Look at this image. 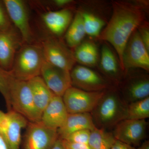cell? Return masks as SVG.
I'll use <instances>...</instances> for the list:
<instances>
[{
  "label": "cell",
  "instance_id": "obj_18",
  "mask_svg": "<svg viewBox=\"0 0 149 149\" xmlns=\"http://www.w3.org/2000/svg\"><path fill=\"white\" fill-rule=\"evenodd\" d=\"M74 8L49 11L42 15L43 25L49 36L61 38L64 35L75 14Z\"/></svg>",
  "mask_w": 149,
  "mask_h": 149
},
{
  "label": "cell",
  "instance_id": "obj_25",
  "mask_svg": "<svg viewBox=\"0 0 149 149\" xmlns=\"http://www.w3.org/2000/svg\"><path fill=\"white\" fill-rule=\"evenodd\" d=\"M149 118V97L128 104L126 119L146 120Z\"/></svg>",
  "mask_w": 149,
  "mask_h": 149
},
{
  "label": "cell",
  "instance_id": "obj_33",
  "mask_svg": "<svg viewBox=\"0 0 149 149\" xmlns=\"http://www.w3.org/2000/svg\"><path fill=\"white\" fill-rule=\"evenodd\" d=\"M52 149H66L61 139H58Z\"/></svg>",
  "mask_w": 149,
  "mask_h": 149
},
{
  "label": "cell",
  "instance_id": "obj_34",
  "mask_svg": "<svg viewBox=\"0 0 149 149\" xmlns=\"http://www.w3.org/2000/svg\"><path fill=\"white\" fill-rule=\"evenodd\" d=\"M0 149H8V147L3 137L0 135Z\"/></svg>",
  "mask_w": 149,
  "mask_h": 149
},
{
  "label": "cell",
  "instance_id": "obj_20",
  "mask_svg": "<svg viewBox=\"0 0 149 149\" xmlns=\"http://www.w3.org/2000/svg\"><path fill=\"white\" fill-rule=\"evenodd\" d=\"M96 127L90 113L68 114L65 123L57 130L59 139L64 140L78 130L87 129L92 131Z\"/></svg>",
  "mask_w": 149,
  "mask_h": 149
},
{
  "label": "cell",
  "instance_id": "obj_19",
  "mask_svg": "<svg viewBox=\"0 0 149 149\" xmlns=\"http://www.w3.org/2000/svg\"><path fill=\"white\" fill-rule=\"evenodd\" d=\"M68 115L62 97L54 95L42 113L40 122L58 130L64 125Z\"/></svg>",
  "mask_w": 149,
  "mask_h": 149
},
{
  "label": "cell",
  "instance_id": "obj_12",
  "mask_svg": "<svg viewBox=\"0 0 149 149\" xmlns=\"http://www.w3.org/2000/svg\"><path fill=\"white\" fill-rule=\"evenodd\" d=\"M10 19L21 35L23 43H31L33 34L27 3L22 0H3Z\"/></svg>",
  "mask_w": 149,
  "mask_h": 149
},
{
  "label": "cell",
  "instance_id": "obj_23",
  "mask_svg": "<svg viewBox=\"0 0 149 149\" xmlns=\"http://www.w3.org/2000/svg\"><path fill=\"white\" fill-rule=\"evenodd\" d=\"M87 35L83 17L76 10L71 23L64 35V42L71 49H74L85 40Z\"/></svg>",
  "mask_w": 149,
  "mask_h": 149
},
{
  "label": "cell",
  "instance_id": "obj_5",
  "mask_svg": "<svg viewBox=\"0 0 149 149\" xmlns=\"http://www.w3.org/2000/svg\"><path fill=\"white\" fill-rule=\"evenodd\" d=\"M127 104L149 97V75L140 69L128 70L117 87Z\"/></svg>",
  "mask_w": 149,
  "mask_h": 149
},
{
  "label": "cell",
  "instance_id": "obj_29",
  "mask_svg": "<svg viewBox=\"0 0 149 149\" xmlns=\"http://www.w3.org/2000/svg\"><path fill=\"white\" fill-rule=\"evenodd\" d=\"M141 40L149 51V27L148 22H144L137 28Z\"/></svg>",
  "mask_w": 149,
  "mask_h": 149
},
{
  "label": "cell",
  "instance_id": "obj_22",
  "mask_svg": "<svg viewBox=\"0 0 149 149\" xmlns=\"http://www.w3.org/2000/svg\"><path fill=\"white\" fill-rule=\"evenodd\" d=\"M28 82L33 100L37 109L42 113L54 95L40 76L30 79Z\"/></svg>",
  "mask_w": 149,
  "mask_h": 149
},
{
  "label": "cell",
  "instance_id": "obj_32",
  "mask_svg": "<svg viewBox=\"0 0 149 149\" xmlns=\"http://www.w3.org/2000/svg\"><path fill=\"white\" fill-rule=\"evenodd\" d=\"M111 149H136L135 147L116 140Z\"/></svg>",
  "mask_w": 149,
  "mask_h": 149
},
{
  "label": "cell",
  "instance_id": "obj_7",
  "mask_svg": "<svg viewBox=\"0 0 149 149\" xmlns=\"http://www.w3.org/2000/svg\"><path fill=\"white\" fill-rule=\"evenodd\" d=\"M41 45L46 61L70 72L75 65L73 51L61 38L49 36Z\"/></svg>",
  "mask_w": 149,
  "mask_h": 149
},
{
  "label": "cell",
  "instance_id": "obj_35",
  "mask_svg": "<svg viewBox=\"0 0 149 149\" xmlns=\"http://www.w3.org/2000/svg\"><path fill=\"white\" fill-rule=\"evenodd\" d=\"M149 149V142L146 141L142 143L138 149Z\"/></svg>",
  "mask_w": 149,
  "mask_h": 149
},
{
  "label": "cell",
  "instance_id": "obj_4",
  "mask_svg": "<svg viewBox=\"0 0 149 149\" xmlns=\"http://www.w3.org/2000/svg\"><path fill=\"white\" fill-rule=\"evenodd\" d=\"M7 107L8 111L16 112L28 122H40L41 120L42 114L35 106L27 81L17 80L13 76Z\"/></svg>",
  "mask_w": 149,
  "mask_h": 149
},
{
  "label": "cell",
  "instance_id": "obj_2",
  "mask_svg": "<svg viewBox=\"0 0 149 149\" xmlns=\"http://www.w3.org/2000/svg\"><path fill=\"white\" fill-rule=\"evenodd\" d=\"M127 107L116 86L105 90L91 113L96 128L111 131L118 123L126 119Z\"/></svg>",
  "mask_w": 149,
  "mask_h": 149
},
{
  "label": "cell",
  "instance_id": "obj_26",
  "mask_svg": "<svg viewBox=\"0 0 149 149\" xmlns=\"http://www.w3.org/2000/svg\"><path fill=\"white\" fill-rule=\"evenodd\" d=\"M12 78L9 71L0 68V93L5 99L7 105L8 103L10 85Z\"/></svg>",
  "mask_w": 149,
  "mask_h": 149
},
{
  "label": "cell",
  "instance_id": "obj_16",
  "mask_svg": "<svg viewBox=\"0 0 149 149\" xmlns=\"http://www.w3.org/2000/svg\"><path fill=\"white\" fill-rule=\"evenodd\" d=\"M20 33L14 26L0 32V68L10 71L15 55L23 44Z\"/></svg>",
  "mask_w": 149,
  "mask_h": 149
},
{
  "label": "cell",
  "instance_id": "obj_28",
  "mask_svg": "<svg viewBox=\"0 0 149 149\" xmlns=\"http://www.w3.org/2000/svg\"><path fill=\"white\" fill-rule=\"evenodd\" d=\"M13 25L3 1H0V32L8 30Z\"/></svg>",
  "mask_w": 149,
  "mask_h": 149
},
{
  "label": "cell",
  "instance_id": "obj_27",
  "mask_svg": "<svg viewBox=\"0 0 149 149\" xmlns=\"http://www.w3.org/2000/svg\"><path fill=\"white\" fill-rule=\"evenodd\" d=\"M91 131L87 129L78 130L72 133L64 141L77 143L88 144Z\"/></svg>",
  "mask_w": 149,
  "mask_h": 149
},
{
  "label": "cell",
  "instance_id": "obj_30",
  "mask_svg": "<svg viewBox=\"0 0 149 149\" xmlns=\"http://www.w3.org/2000/svg\"><path fill=\"white\" fill-rule=\"evenodd\" d=\"M52 5L59 10L74 8L76 2L72 0H54L52 1Z\"/></svg>",
  "mask_w": 149,
  "mask_h": 149
},
{
  "label": "cell",
  "instance_id": "obj_21",
  "mask_svg": "<svg viewBox=\"0 0 149 149\" xmlns=\"http://www.w3.org/2000/svg\"><path fill=\"white\" fill-rule=\"evenodd\" d=\"M72 51L76 63L89 68L97 66L100 53L97 45L94 41L84 40Z\"/></svg>",
  "mask_w": 149,
  "mask_h": 149
},
{
  "label": "cell",
  "instance_id": "obj_14",
  "mask_svg": "<svg viewBox=\"0 0 149 149\" xmlns=\"http://www.w3.org/2000/svg\"><path fill=\"white\" fill-rule=\"evenodd\" d=\"M148 125L146 120L126 119L118 123L112 132L116 140L136 146L146 138Z\"/></svg>",
  "mask_w": 149,
  "mask_h": 149
},
{
  "label": "cell",
  "instance_id": "obj_9",
  "mask_svg": "<svg viewBox=\"0 0 149 149\" xmlns=\"http://www.w3.org/2000/svg\"><path fill=\"white\" fill-rule=\"evenodd\" d=\"M70 72L72 87L83 91L100 92L114 86L101 73L88 67L75 65Z\"/></svg>",
  "mask_w": 149,
  "mask_h": 149
},
{
  "label": "cell",
  "instance_id": "obj_6",
  "mask_svg": "<svg viewBox=\"0 0 149 149\" xmlns=\"http://www.w3.org/2000/svg\"><path fill=\"white\" fill-rule=\"evenodd\" d=\"M100 1L82 2L77 10L83 20L86 34L91 38L98 39L109 19L107 16L108 5Z\"/></svg>",
  "mask_w": 149,
  "mask_h": 149
},
{
  "label": "cell",
  "instance_id": "obj_31",
  "mask_svg": "<svg viewBox=\"0 0 149 149\" xmlns=\"http://www.w3.org/2000/svg\"><path fill=\"white\" fill-rule=\"evenodd\" d=\"M63 141L66 149H90L88 144L71 143L64 140Z\"/></svg>",
  "mask_w": 149,
  "mask_h": 149
},
{
  "label": "cell",
  "instance_id": "obj_8",
  "mask_svg": "<svg viewBox=\"0 0 149 149\" xmlns=\"http://www.w3.org/2000/svg\"><path fill=\"white\" fill-rule=\"evenodd\" d=\"M121 65L125 73L133 69L149 72V51L143 43L137 29L131 35L124 48Z\"/></svg>",
  "mask_w": 149,
  "mask_h": 149
},
{
  "label": "cell",
  "instance_id": "obj_24",
  "mask_svg": "<svg viewBox=\"0 0 149 149\" xmlns=\"http://www.w3.org/2000/svg\"><path fill=\"white\" fill-rule=\"evenodd\" d=\"M116 141L112 131L96 128L91 131L88 145L90 149H111Z\"/></svg>",
  "mask_w": 149,
  "mask_h": 149
},
{
  "label": "cell",
  "instance_id": "obj_15",
  "mask_svg": "<svg viewBox=\"0 0 149 149\" xmlns=\"http://www.w3.org/2000/svg\"><path fill=\"white\" fill-rule=\"evenodd\" d=\"M97 66L102 75L116 87L125 76L117 54L106 42L102 45Z\"/></svg>",
  "mask_w": 149,
  "mask_h": 149
},
{
  "label": "cell",
  "instance_id": "obj_10",
  "mask_svg": "<svg viewBox=\"0 0 149 149\" xmlns=\"http://www.w3.org/2000/svg\"><path fill=\"white\" fill-rule=\"evenodd\" d=\"M104 91L87 92L72 86L67 90L62 97L68 114L91 113Z\"/></svg>",
  "mask_w": 149,
  "mask_h": 149
},
{
  "label": "cell",
  "instance_id": "obj_1",
  "mask_svg": "<svg viewBox=\"0 0 149 149\" xmlns=\"http://www.w3.org/2000/svg\"><path fill=\"white\" fill-rule=\"evenodd\" d=\"M111 3V15L98 40L112 46L121 64L123 50L129 38L139 25L146 21L149 2L112 1Z\"/></svg>",
  "mask_w": 149,
  "mask_h": 149
},
{
  "label": "cell",
  "instance_id": "obj_36",
  "mask_svg": "<svg viewBox=\"0 0 149 149\" xmlns=\"http://www.w3.org/2000/svg\"><path fill=\"white\" fill-rule=\"evenodd\" d=\"M5 114V113L3 112L0 110V121L2 119Z\"/></svg>",
  "mask_w": 149,
  "mask_h": 149
},
{
  "label": "cell",
  "instance_id": "obj_13",
  "mask_svg": "<svg viewBox=\"0 0 149 149\" xmlns=\"http://www.w3.org/2000/svg\"><path fill=\"white\" fill-rule=\"evenodd\" d=\"M28 120L13 110L5 113L0 121V135L3 137L8 149H20L21 132L26 128Z\"/></svg>",
  "mask_w": 149,
  "mask_h": 149
},
{
  "label": "cell",
  "instance_id": "obj_11",
  "mask_svg": "<svg viewBox=\"0 0 149 149\" xmlns=\"http://www.w3.org/2000/svg\"><path fill=\"white\" fill-rule=\"evenodd\" d=\"M24 136V149H52L59 139L57 130L40 122H28Z\"/></svg>",
  "mask_w": 149,
  "mask_h": 149
},
{
  "label": "cell",
  "instance_id": "obj_3",
  "mask_svg": "<svg viewBox=\"0 0 149 149\" xmlns=\"http://www.w3.org/2000/svg\"><path fill=\"white\" fill-rule=\"evenodd\" d=\"M45 61L41 45L24 43L17 52L9 72L17 80L28 81L40 76Z\"/></svg>",
  "mask_w": 149,
  "mask_h": 149
},
{
  "label": "cell",
  "instance_id": "obj_17",
  "mask_svg": "<svg viewBox=\"0 0 149 149\" xmlns=\"http://www.w3.org/2000/svg\"><path fill=\"white\" fill-rule=\"evenodd\" d=\"M40 76L55 95L62 97L67 90L72 87L70 72L50 64L45 61Z\"/></svg>",
  "mask_w": 149,
  "mask_h": 149
}]
</instances>
